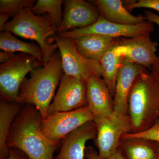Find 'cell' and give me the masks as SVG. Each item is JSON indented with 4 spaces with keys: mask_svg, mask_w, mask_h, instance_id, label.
<instances>
[{
    "mask_svg": "<svg viewBox=\"0 0 159 159\" xmlns=\"http://www.w3.org/2000/svg\"><path fill=\"white\" fill-rule=\"evenodd\" d=\"M43 118L33 105L22 107L15 119L6 145L8 148L22 151L30 159H54L60 142L48 139L42 130Z\"/></svg>",
    "mask_w": 159,
    "mask_h": 159,
    "instance_id": "cell-1",
    "label": "cell"
},
{
    "mask_svg": "<svg viewBox=\"0 0 159 159\" xmlns=\"http://www.w3.org/2000/svg\"><path fill=\"white\" fill-rule=\"evenodd\" d=\"M63 73L61 56L57 52L43 67L33 70L30 77L25 79L16 102L34 106L43 120Z\"/></svg>",
    "mask_w": 159,
    "mask_h": 159,
    "instance_id": "cell-2",
    "label": "cell"
},
{
    "mask_svg": "<svg viewBox=\"0 0 159 159\" xmlns=\"http://www.w3.org/2000/svg\"><path fill=\"white\" fill-rule=\"evenodd\" d=\"M127 115L134 133L147 130L159 120V83L147 71L134 81L129 95Z\"/></svg>",
    "mask_w": 159,
    "mask_h": 159,
    "instance_id": "cell-3",
    "label": "cell"
},
{
    "mask_svg": "<svg viewBox=\"0 0 159 159\" xmlns=\"http://www.w3.org/2000/svg\"><path fill=\"white\" fill-rule=\"evenodd\" d=\"M56 30L48 15H36L30 8H26L6 23L2 31H9L25 39L36 41L42 51L45 65L56 53L57 45L51 43L49 41V38L54 35Z\"/></svg>",
    "mask_w": 159,
    "mask_h": 159,
    "instance_id": "cell-4",
    "label": "cell"
},
{
    "mask_svg": "<svg viewBox=\"0 0 159 159\" xmlns=\"http://www.w3.org/2000/svg\"><path fill=\"white\" fill-rule=\"evenodd\" d=\"M44 66L37 58L25 53L16 54L12 59L0 65L1 99L16 102L20 88L27 74Z\"/></svg>",
    "mask_w": 159,
    "mask_h": 159,
    "instance_id": "cell-5",
    "label": "cell"
},
{
    "mask_svg": "<svg viewBox=\"0 0 159 159\" xmlns=\"http://www.w3.org/2000/svg\"><path fill=\"white\" fill-rule=\"evenodd\" d=\"M97 129L96 145L100 159H106L119 149L122 137L132 132V126L128 115L114 112L104 116L94 117Z\"/></svg>",
    "mask_w": 159,
    "mask_h": 159,
    "instance_id": "cell-6",
    "label": "cell"
},
{
    "mask_svg": "<svg viewBox=\"0 0 159 159\" xmlns=\"http://www.w3.org/2000/svg\"><path fill=\"white\" fill-rule=\"evenodd\" d=\"M54 39L61 56L64 74L85 81L92 75L101 78L99 62L84 57L77 51L73 39L58 35Z\"/></svg>",
    "mask_w": 159,
    "mask_h": 159,
    "instance_id": "cell-7",
    "label": "cell"
},
{
    "mask_svg": "<svg viewBox=\"0 0 159 159\" xmlns=\"http://www.w3.org/2000/svg\"><path fill=\"white\" fill-rule=\"evenodd\" d=\"M155 30L153 23L146 21L136 25H122L109 21L100 16L99 19L92 25L58 33L62 37L72 39L76 38L100 34L110 37L121 38H132L153 32Z\"/></svg>",
    "mask_w": 159,
    "mask_h": 159,
    "instance_id": "cell-8",
    "label": "cell"
},
{
    "mask_svg": "<svg viewBox=\"0 0 159 159\" xmlns=\"http://www.w3.org/2000/svg\"><path fill=\"white\" fill-rule=\"evenodd\" d=\"M88 107L48 115L43 120L42 130L48 139L61 142L67 135L87 122L93 120Z\"/></svg>",
    "mask_w": 159,
    "mask_h": 159,
    "instance_id": "cell-9",
    "label": "cell"
},
{
    "mask_svg": "<svg viewBox=\"0 0 159 159\" xmlns=\"http://www.w3.org/2000/svg\"><path fill=\"white\" fill-rule=\"evenodd\" d=\"M87 106L86 81L63 73L57 93L49 106L48 116L70 111Z\"/></svg>",
    "mask_w": 159,
    "mask_h": 159,
    "instance_id": "cell-10",
    "label": "cell"
},
{
    "mask_svg": "<svg viewBox=\"0 0 159 159\" xmlns=\"http://www.w3.org/2000/svg\"><path fill=\"white\" fill-rule=\"evenodd\" d=\"M158 43L150 33L132 38H120L117 51L119 55L145 68L150 69L157 57Z\"/></svg>",
    "mask_w": 159,
    "mask_h": 159,
    "instance_id": "cell-11",
    "label": "cell"
},
{
    "mask_svg": "<svg viewBox=\"0 0 159 159\" xmlns=\"http://www.w3.org/2000/svg\"><path fill=\"white\" fill-rule=\"evenodd\" d=\"M63 3L62 22L56 30L58 33L89 27L100 16L97 8L84 0H67Z\"/></svg>",
    "mask_w": 159,
    "mask_h": 159,
    "instance_id": "cell-12",
    "label": "cell"
},
{
    "mask_svg": "<svg viewBox=\"0 0 159 159\" xmlns=\"http://www.w3.org/2000/svg\"><path fill=\"white\" fill-rule=\"evenodd\" d=\"M97 135L93 120L87 122L61 140L59 152L54 159H84L87 142L95 141Z\"/></svg>",
    "mask_w": 159,
    "mask_h": 159,
    "instance_id": "cell-13",
    "label": "cell"
},
{
    "mask_svg": "<svg viewBox=\"0 0 159 159\" xmlns=\"http://www.w3.org/2000/svg\"><path fill=\"white\" fill-rule=\"evenodd\" d=\"M146 71L145 68L125 57L123 58L117 76L113 98L115 112L127 115L128 97L131 89L138 75Z\"/></svg>",
    "mask_w": 159,
    "mask_h": 159,
    "instance_id": "cell-14",
    "label": "cell"
},
{
    "mask_svg": "<svg viewBox=\"0 0 159 159\" xmlns=\"http://www.w3.org/2000/svg\"><path fill=\"white\" fill-rule=\"evenodd\" d=\"M87 106L94 117L114 112L113 98L102 78L92 75L86 80Z\"/></svg>",
    "mask_w": 159,
    "mask_h": 159,
    "instance_id": "cell-15",
    "label": "cell"
},
{
    "mask_svg": "<svg viewBox=\"0 0 159 159\" xmlns=\"http://www.w3.org/2000/svg\"><path fill=\"white\" fill-rule=\"evenodd\" d=\"M94 5L100 16L106 20L122 25H136L146 21L145 16H134L125 8L121 0H93Z\"/></svg>",
    "mask_w": 159,
    "mask_h": 159,
    "instance_id": "cell-16",
    "label": "cell"
},
{
    "mask_svg": "<svg viewBox=\"0 0 159 159\" xmlns=\"http://www.w3.org/2000/svg\"><path fill=\"white\" fill-rule=\"evenodd\" d=\"M119 38L92 34L74 39L77 51L84 57L99 62L103 55Z\"/></svg>",
    "mask_w": 159,
    "mask_h": 159,
    "instance_id": "cell-17",
    "label": "cell"
},
{
    "mask_svg": "<svg viewBox=\"0 0 159 159\" xmlns=\"http://www.w3.org/2000/svg\"><path fill=\"white\" fill-rule=\"evenodd\" d=\"M119 150L125 159H157L158 143L141 138L122 139Z\"/></svg>",
    "mask_w": 159,
    "mask_h": 159,
    "instance_id": "cell-18",
    "label": "cell"
},
{
    "mask_svg": "<svg viewBox=\"0 0 159 159\" xmlns=\"http://www.w3.org/2000/svg\"><path fill=\"white\" fill-rule=\"evenodd\" d=\"M22 105L1 99L0 102V159H6L9 156L10 149L6 142L15 119L20 113Z\"/></svg>",
    "mask_w": 159,
    "mask_h": 159,
    "instance_id": "cell-19",
    "label": "cell"
},
{
    "mask_svg": "<svg viewBox=\"0 0 159 159\" xmlns=\"http://www.w3.org/2000/svg\"><path fill=\"white\" fill-rule=\"evenodd\" d=\"M120 38L103 55L99 61L101 77L107 86L113 98L115 96L117 76L124 57L117 51Z\"/></svg>",
    "mask_w": 159,
    "mask_h": 159,
    "instance_id": "cell-20",
    "label": "cell"
},
{
    "mask_svg": "<svg viewBox=\"0 0 159 159\" xmlns=\"http://www.w3.org/2000/svg\"><path fill=\"white\" fill-rule=\"evenodd\" d=\"M0 49L2 51L20 52L30 54L43 62L42 51L38 45L25 42L14 37L11 32L3 31L0 34Z\"/></svg>",
    "mask_w": 159,
    "mask_h": 159,
    "instance_id": "cell-21",
    "label": "cell"
},
{
    "mask_svg": "<svg viewBox=\"0 0 159 159\" xmlns=\"http://www.w3.org/2000/svg\"><path fill=\"white\" fill-rule=\"evenodd\" d=\"M63 2L62 0H38L30 9L36 15H48L51 25L57 29L62 22Z\"/></svg>",
    "mask_w": 159,
    "mask_h": 159,
    "instance_id": "cell-22",
    "label": "cell"
},
{
    "mask_svg": "<svg viewBox=\"0 0 159 159\" xmlns=\"http://www.w3.org/2000/svg\"><path fill=\"white\" fill-rule=\"evenodd\" d=\"M36 1L34 0H1L0 13H6L11 17L26 8H31Z\"/></svg>",
    "mask_w": 159,
    "mask_h": 159,
    "instance_id": "cell-23",
    "label": "cell"
},
{
    "mask_svg": "<svg viewBox=\"0 0 159 159\" xmlns=\"http://www.w3.org/2000/svg\"><path fill=\"white\" fill-rule=\"evenodd\" d=\"M129 138H141L152 140L159 143V120L147 130L141 132L130 133L125 134L122 137V139Z\"/></svg>",
    "mask_w": 159,
    "mask_h": 159,
    "instance_id": "cell-24",
    "label": "cell"
},
{
    "mask_svg": "<svg viewBox=\"0 0 159 159\" xmlns=\"http://www.w3.org/2000/svg\"><path fill=\"white\" fill-rule=\"evenodd\" d=\"M125 6L128 11L138 8H147L159 11V0H139Z\"/></svg>",
    "mask_w": 159,
    "mask_h": 159,
    "instance_id": "cell-25",
    "label": "cell"
},
{
    "mask_svg": "<svg viewBox=\"0 0 159 159\" xmlns=\"http://www.w3.org/2000/svg\"><path fill=\"white\" fill-rule=\"evenodd\" d=\"M9 156L6 159H30L22 151L16 148H9Z\"/></svg>",
    "mask_w": 159,
    "mask_h": 159,
    "instance_id": "cell-26",
    "label": "cell"
},
{
    "mask_svg": "<svg viewBox=\"0 0 159 159\" xmlns=\"http://www.w3.org/2000/svg\"><path fill=\"white\" fill-rule=\"evenodd\" d=\"M149 70L151 71V74L159 83V56H157L154 62L152 64Z\"/></svg>",
    "mask_w": 159,
    "mask_h": 159,
    "instance_id": "cell-27",
    "label": "cell"
},
{
    "mask_svg": "<svg viewBox=\"0 0 159 159\" xmlns=\"http://www.w3.org/2000/svg\"><path fill=\"white\" fill-rule=\"evenodd\" d=\"M145 16L146 20L149 22L155 24L159 27V16L148 10L145 11Z\"/></svg>",
    "mask_w": 159,
    "mask_h": 159,
    "instance_id": "cell-28",
    "label": "cell"
},
{
    "mask_svg": "<svg viewBox=\"0 0 159 159\" xmlns=\"http://www.w3.org/2000/svg\"><path fill=\"white\" fill-rule=\"evenodd\" d=\"M14 52L1 51L0 52V62L2 64L7 62L15 56Z\"/></svg>",
    "mask_w": 159,
    "mask_h": 159,
    "instance_id": "cell-29",
    "label": "cell"
},
{
    "mask_svg": "<svg viewBox=\"0 0 159 159\" xmlns=\"http://www.w3.org/2000/svg\"><path fill=\"white\" fill-rule=\"evenodd\" d=\"M85 157L88 159H100L97 151L91 146L86 147Z\"/></svg>",
    "mask_w": 159,
    "mask_h": 159,
    "instance_id": "cell-30",
    "label": "cell"
},
{
    "mask_svg": "<svg viewBox=\"0 0 159 159\" xmlns=\"http://www.w3.org/2000/svg\"><path fill=\"white\" fill-rule=\"evenodd\" d=\"M11 17L9 15L6 13H0V30L2 31L3 27L8 22L7 21Z\"/></svg>",
    "mask_w": 159,
    "mask_h": 159,
    "instance_id": "cell-31",
    "label": "cell"
},
{
    "mask_svg": "<svg viewBox=\"0 0 159 159\" xmlns=\"http://www.w3.org/2000/svg\"><path fill=\"white\" fill-rule=\"evenodd\" d=\"M106 159H125L122 156V154L120 152V151L118 149L116 153H114L113 155L111 156Z\"/></svg>",
    "mask_w": 159,
    "mask_h": 159,
    "instance_id": "cell-32",
    "label": "cell"
},
{
    "mask_svg": "<svg viewBox=\"0 0 159 159\" xmlns=\"http://www.w3.org/2000/svg\"><path fill=\"white\" fill-rule=\"evenodd\" d=\"M158 158L157 159H159V143H158Z\"/></svg>",
    "mask_w": 159,
    "mask_h": 159,
    "instance_id": "cell-33",
    "label": "cell"
}]
</instances>
